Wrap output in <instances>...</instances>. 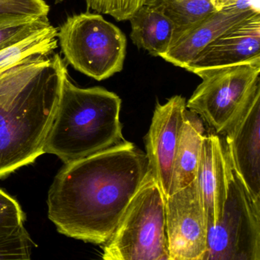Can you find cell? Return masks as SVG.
<instances>
[{"label": "cell", "instance_id": "cell-1", "mask_svg": "<svg viewBox=\"0 0 260 260\" xmlns=\"http://www.w3.org/2000/svg\"><path fill=\"white\" fill-rule=\"evenodd\" d=\"M149 172L147 155L127 141L67 164L48 193V217L60 234L104 244Z\"/></svg>", "mask_w": 260, "mask_h": 260}, {"label": "cell", "instance_id": "cell-2", "mask_svg": "<svg viewBox=\"0 0 260 260\" xmlns=\"http://www.w3.org/2000/svg\"><path fill=\"white\" fill-rule=\"evenodd\" d=\"M67 71L51 54L0 74V178L45 153Z\"/></svg>", "mask_w": 260, "mask_h": 260}, {"label": "cell", "instance_id": "cell-3", "mask_svg": "<svg viewBox=\"0 0 260 260\" xmlns=\"http://www.w3.org/2000/svg\"><path fill=\"white\" fill-rule=\"evenodd\" d=\"M121 100L102 87H78L63 76L54 120L44 153L65 164L83 159L125 141L120 121Z\"/></svg>", "mask_w": 260, "mask_h": 260}, {"label": "cell", "instance_id": "cell-4", "mask_svg": "<svg viewBox=\"0 0 260 260\" xmlns=\"http://www.w3.org/2000/svg\"><path fill=\"white\" fill-rule=\"evenodd\" d=\"M105 260H169L165 198L149 170L110 238Z\"/></svg>", "mask_w": 260, "mask_h": 260}, {"label": "cell", "instance_id": "cell-5", "mask_svg": "<svg viewBox=\"0 0 260 260\" xmlns=\"http://www.w3.org/2000/svg\"><path fill=\"white\" fill-rule=\"evenodd\" d=\"M65 60L76 71L98 81L121 72L127 39L100 13L74 15L57 30Z\"/></svg>", "mask_w": 260, "mask_h": 260}, {"label": "cell", "instance_id": "cell-6", "mask_svg": "<svg viewBox=\"0 0 260 260\" xmlns=\"http://www.w3.org/2000/svg\"><path fill=\"white\" fill-rule=\"evenodd\" d=\"M194 74L202 82L186 102V108L213 132L223 135L260 86V60L201 70Z\"/></svg>", "mask_w": 260, "mask_h": 260}, {"label": "cell", "instance_id": "cell-7", "mask_svg": "<svg viewBox=\"0 0 260 260\" xmlns=\"http://www.w3.org/2000/svg\"><path fill=\"white\" fill-rule=\"evenodd\" d=\"M226 160L228 196L221 218L208 228L205 260H260V200L246 189L228 155Z\"/></svg>", "mask_w": 260, "mask_h": 260}, {"label": "cell", "instance_id": "cell-8", "mask_svg": "<svg viewBox=\"0 0 260 260\" xmlns=\"http://www.w3.org/2000/svg\"><path fill=\"white\" fill-rule=\"evenodd\" d=\"M169 260H205L208 225L197 180L165 198Z\"/></svg>", "mask_w": 260, "mask_h": 260}, {"label": "cell", "instance_id": "cell-9", "mask_svg": "<svg viewBox=\"0 0 260 260\" xmlns=\"http://www.w3.org/2000/svg\"><path fill=\"white\" fill-rule=\"evenodd\" d=\"M186 100L174 95L167 103H157L145 137L149 170L164 198L170 194L176 151L182 133Z\"/></svg>", "mask_w": 260, "mask_h": 260}, {"label": "cell", "instance_id": "cell-10", "mask_svg": "<svg viewBox=\"0 0 260 260\" xmlns=\"http://www.w3.org/2000/svg\"><path fill=\"white\" fill-rule=\"evenodd\" d=\"M260 86L225 131L230 162L251 196L260 200Z\"/></svg>", "mask_w": 260, "mask_h": 260}, {"label": "cell", "instance_id": "cell-11", "mask_svg": "<svg viewBox=\"0 0 260 260\" xmlns=\"http://www.w3.org/2000/svg\"><path fill=\"white\" fill-rule=\"evenodd\" d=\"M257 60H260V13L252 14L228 28L184 69L194 74L201 70Z\"/></svg>", "mask_w": 260, "mask_h": 260}, {"label": "cell", "instance_id": "cell-12", "mask_svg": "<svg viewBox=\"0 0 260 260\" xmlns=\"http://www.w3.org/2000/svg\"><path fill=\"white\" fill-rule=\"evenodd\" d=\"M196 180L208 229L221 218L228 189L226 150L214 132L204 138Z\"/></svg>", "mask_w": 260, "mask_h": 260}, {"label": "cell", "instance_id": "cell-13", "mask_svg": "<svg viewBox=\"0 0 260 260\" xmlns=\"http://www.w3.org/2000/svg\"><path fill=\"white\" fill-rule=\"evenodd\" d=\"M252 14L255 13L238 10L214 12L178 35L161 58L184 69L207 45Z\"/></svg>", "mask_w": 260, "mask_h": 260}, {"label": "cell", "instance_id": "cell-14", "mask_svg": "<svg viewBox=\"0 0 260 260\" xmlns=\"http://www.w3.org/2000/svg\"><path fill=\"white\" fill-rule=\"evenodd\" d=\"M206 135L203 120L187 109L176 151L170 194L196 179L202 143Z\"/></svg>", "mask_w": 260, "mask_h": 260}, {"label": "cell", "instance_id": "cell-15", "mask_svg": "<svg viewBox=\"0 0 260 260\" xmlns=\"http://www.w3.org/2000/svg\"><path fill=\"white\" fill-rule=\"evenodd\" d=\"M130 37L134 45L153 57H161L170 49L176 27L165 15L144 5L131 17Z\"/></svg>", "mask_w": 260, "mask_h": 260}, {"label": "cell", "instance_id": "cell-16", "mask_svg": "<svg viewBox=\"0 0 260 260\" xmlns=\"http://www.w3.org/2000/svg\"><path fill=\"white\" fill-rule=\"evenodd\" d=\"M57 30L47 25L0 49V74L31 58L53 54L57 48Z\"/></svg>", "mask_w": 260, "mask_h": 260}, {"label": "cell", "instance_id": "cell-17", "mask_svg": "<svg viewBox=\"0 0 260 260\" xmlns=\"http://www.w3.org/2000/svg\"><path fill=\"white\" fill-rule=\"evenodd\" d=\"M144 5L153 7L173 22L175 38L216 11L211 0H146Z\"/></svg>", "mask_w": 260, "mask_h": 260}, {"label": "cell", "instance_id": "cell-18", "mask_svg": "<svg viewBox=\"0 0 260 260\" xmlns=\"http://www.w3.org/2000/svg\"><path fill=\"white\" fill-rule=\"evenodd\" d=\"M48 25V16L0 14V49Z\"/></svg>", "mask_w": 260, "mask_h": 260}, {"label": "cell", "instance_id": "cell-19", "mask_svg": "<svg viewBox=\"0 0 260 260\" xmlns=\"http://www.w3.org/2000/svg\"><path fill=\"white\" fill-rule=\"evenodd\" d=\"M89 10L109 15L118 22L128 21L146 0H85Z\"/></svg>", "mask_w": 260, "mask_h": 260}, {"label": "cell", "instance_id": "cell-20", "mask_svg": "<svg viewBox=\"0 0 260 260\" xmlns=\"http://www.w3.org/2000/svg\"><path fill=\"white\" fill-rule=\"evenodd\" d=\"M25 214L14 199L0 189V239L13 235L24 228Z\"/></svg>", "mask_w": 260, "mask_h": 260}, {"label": "cell", "instance_id": "cell-21", "mask_svg": "<svg viewBox=\"0 0 260 260\" xmlns=\"http://www.w3.org/2000/svg\"><path fill=\"white\" fill-rule=\"evenodd\" d=\"M32 246L24 226L13 235L0 239V259H30Z\"/></svg>", "mask_w": 260, "mask_h": 260}, {"label": "cell", "instance_id": "cell-22", "mask_svg": "<svg viewBox=\"0 0 260 260\" xmlns=\"http://www.w3.org/2000/svg\"><path fill=\"white\" fill-rule=\"evenodd\" d=\"M50 7L45 0H0V14L48 16Z\"/></svg>", "mask_w": 260, "mask_h": 260}, {"label": "cell", "instance_id": "cell-23", "mask_svg": "<svg viewBox=\"0 0 260 260\" xmlns=\"http://www.w3.org/2000/svg\"><path fill=\"white\" fill-rule=\"evenodd\" d=\"M216 11L238 10L260 13V0H211Z\"/></svg>", "mask_w": 260, "mask_h": 260}]
</instances>
